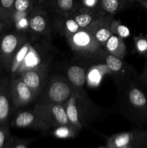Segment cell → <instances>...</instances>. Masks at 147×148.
Wrapping results in <instances>:
<instances>
[{
    "mask_svg": "<svg viewBox=\"0 0 147 148\" xmlns=\"http://www.w3.org/2000/svg\"><path fill=\"white\" fill-rule=\"evenodd\" d=\"M118 108L133 124L147 126V90L139 78H133L120 91Z\"/></svg>",
    "mask_w": 147,
    "mask_h": 148,
    "instance_id": "1",
    "label": "cell"
},
{
    "mask_svg": "<svg viewBox=\"0 0 147 148\" xmlns=\"http://www.w3.org/2000/svg\"><path fill=\"white\" fill-rule=\"evenodd\" d=\"M69 123L79 131L97 118L99 108L86 95L84 89H74L63 103Z\"/></svg>",
    "mask_w": 147,
    "mask_h": 148,
    "instance_id": "2",
    "label": "cell"
},
{
    "mask_svg": "<svg viewBox=\"0 0 147 148\" xmlns=\"http://www.w3.org/2000/svg\"><path fill=\"white\" fill-rule=\"evenodd\" d=\"M66 38L72 51L78 58L95 64L104 62L108 52L99 44L89 30L80 29Z\"/></svg>",
    "mask_w": 147,
    "mask_h": 148,
    "instance_id": "3",
    "label": "cell"
},
{
    "mask_svg": "<svg viewBox=\"0 0 147 148\" xmlns=\"http://www.w3.org/2000/svg\"><path fill=\"white\" fill-rule=\"evenodd\" d=\"M74 89L66 76L56 74L50 75L44 90L35 103L63 104L70 98Z\"/></svg>",
    "mask_w": 147,
    "mask_h": 148,
    "instance_id": "4",
    "label": "cell"
},
{
    "mask_svg": "<svg viewBox=\"0 0 147 148\" xmlns=\"http://www.w3.org/2000/svg\"><path fill=\"white\" fill-rule=\"evenodd\" d=\"M53 54V47L50 40H33L24 60L14 75H18L25 71L36 69L47 64H51Z\"/></svg>",
    "mask_w": 147,
    "mask_h": 148,
    "instance_id": "5",
    "label": "cell"
},
{
    "mask_svg": "<svg viewBox=\"0 0 147 148\" xmlns=\"http://www.w3.org/2000/svg\"><path fill=\"white\" fill-rule=\"evenodd\" d=\"M28 39V35L13 29L0 36V66L10 72L17 51Z\"/></svg>",
    "mask_w": 147,
    "mask_h": 148,
    "instance_id": "6",
    "label": "cell"
},
{
    "mask_svg": "<svg viewBox=\"0 0 147 148\" xmlns=\"http://www.w3.org/2000/svg\"><path fill=\"white\" fill-rule=\"evenodd\" d=\"M53 24L46 9L35 8L30 15L28 37L33 40H50Z\"/></svg>",
    "mask_w": 147,
    "mask_h": 148,
    "instance_id": "7",
    "label": "cell"
},
{
    "mask_svg": "<svg viewBox=\"0 0 147 148\" xmlns=\"http://www.w3.org/2000/svg\"><path fill=\"white\" fill-rule=\"evenodd\" d=\"M10 127L19 129H30L43 132L51 128L47 122L40 118L33 110L19 108L16 110L10 119Z\"/></svg>",
    "mask_w": 147,
    "mask_h": 148,
    "instance_id": "8",
    "label": "cell"
},
{
    "mask_svg": "<svg viewBox=\"0 0 147 148\" xmlns=\"http://www.w3.org/2000/svg\"><path fill=\"white\" fill-rule=\"evenodd\" d=\"M104 62L110 71V75L113 77L118 89L121 90L133 78H135V69L132 66L125 63L122 59L107 53L104 58Z\"/></svg>",
    "mask_w": 147,
    "mask_h": 148,
    "instance_id": "9",
    "label": "cell"
},
{
    "mask_svg": "<svg viewBox=\"0 0 147 148\" xmlns=\"http://www.w3.org/2000/svg\"><path fill=\"white\" fill-rule=\"evenodd\" d=\"M10 92L14 111L30 105L38 98V95L16 75H11Z\"/></svg>",
    "mask_w": 147,
    "mask_h": 148,
    "instance_id": "10",
    "label": "cell"
},
{
    "mask_svg": "<svg viewBox=\"0 0 147 148\" xmlns=\"http://www.w3.org/2000/svg\"><path fill=\"white\" fill-rule=\"evenodd\" d=\"M33 110L52 129L70 124L63 104L35 103Z\"/></svg>",
    "mask_w": 147,
    "mask_h": 148,
    "instance_id": "11",
    "label": "cell"
},
{
    "mask_svg": "<svg viewBox=\"0 0 147 148\" xmlns=\"http://www.w3.org/2000/svg\"><path fill=\"white\" fill-rule=\"evenodd\" d=\"M35 6L33 0H15L10 17V28L27 32L29 29L30 15Z\"/></svg>",
    "mask_w": 147,
    "mask_h": 148,
    "instance_id": "12",
    "label": "cell"
},
{
    "mask_svg": "<svg viewBox=\"0 0 147 148\" xmlns=\"http://www.w3.org/2000/svg\"><path fill=\"white\" fill-rule=\"evenodd\" d=\"M10 74L0 66V124L10 122L14 112L10 97Z\"/></svg>",
    "mask_w": 147,
    "mask_h": 148,
    "instance_id": "13",
    "label": "cell"
},
{
    "mask_svg": "<svg viewBox=\"0 0 147 148\" xmlns=\"http://www.w3.org/2000/svg\"><path fill=\"white\" fill-rule=\"evenodd\" d=\"M50 67V64H47L36 69L25 71L16 76H18L24 81L39 96L44 90L50 75L49 74Z\"/></svg>",
    "mask_w": 147,
    "mask_h": 148,
    "instance_id": "14",
    "label": "cell"
},
{
    "mask_svg": "<svg viewBox=\"0 0 147 148\" xmlns=\"http://www.w3.org/2000/svg\"><path fill=\"white\" fill-rule=\"evenodd\" d=\"M147 137V130H134L117 133L106 139L107 148H121L135 141Z\"/></svg>",
    "mask_w": 147,
    "mask_h": 148,
    "instance_id": "15",
    "label": "cell"
},
{
    "mask_svg": "<svg viewBox=\"0 0 147 148\" xmlns=\"http://www.w3.org/2000/svg\"><path fill=\"white\" fill-rule=\"evenodd\" d=\"M114 19L112 14H106L94 22L86 30H89L99 44L105 48V43L112 35L111 32V23Z\"/></svg>",
    "mask_w": 147,
    "mask_h": 148,
    "instance_id": "16",
    "label": "cell"
},
{
    "mask_svg": "<svg viewBox=\"0 0 147 148\" xmlns=\"http://www.w3.org/2000/svg\"><path fill=\"white\" fill-rule=\"evenodd\" d=\"M80 0H48L42 7L37 8L49 9L59 15H69L77 10Z\"/></svg>",
    "mask_w": 147,
    "mask_h": 148,
    "instance_id": "17",
    "label": "cell"
},
{
    "mask_svg": "<svg viewBox=\"0 0 147 148\" xmlns=\"http://www.w3.org/2000/svg\"><path fill=\"white\" fill-rule=\"evenodd\" d=\"M88 68L87 65L78 64H73L66 68V77L75 89H84L86 84Z\"/></svg>",
    "mask_w": 147,
    "mask_h": 148,
    "instance_id": "18",
    "label": "cell"
},
{
    "mask_svg": "<svg viewBox=\"0 0 147 148\" xmlns=\"http://www.w3.org/2000/svg\"><path fill=\"white\" fill-rule=\"evenodd\" d=\"M52 24L53 28L65 38H67L81 29L71 15L63 16L56 14Z\"/></svg>",
    "mask_w": 147,
    "mask_h": 148,
    "instance_id": "19",
    "label": "cell"
},
{
    "mask_svg": "<svg viewBox=\"0 0 147 148\" xmlns=\"http://www.w3.org/2000/svg\"><path fill=\"white\" fill-rule=\"evenodd\" d=\"M107 74L110 75V71L104 62L91 64L86 73V83L89 87L95 88L101 83Z\"/></svg>",
    "mask_w": 147,
    "mask_h": 148,
    "instance_id": "20",
    "label": "cell"
},
{
    "mask_svg": "<svg viewBox=\"0 0 147 148\" xmlns=\"http://www.w3.org/2000/svg\"><path fill=\"white\" fill-rule=\"evenodd\" d=\"M105 49L108 53L120 59H122L127 53V47L123 39L114 34L106 42Z\"/></svg>",
    "mask_w": 147,
    "mask_h": 148,
    "instance_id": "21",
    "label": "cell"
},
{
    "mask_svg": "<svg viewBox=\"0 0 147 148\" xmlns=\"http://www.w3.org/2000/svg\"><path fill=\"white\" fill-rule=\"evenodd\" d=\"M69 15L73 17L81 29H86L99 18L96 14L84 8H79Z\"/></svg>",
    "mask_w": 147,
    "mask_h": 148,
    "instance_id": "22",
    "label": "cell"
},
{
    "mask_svg": "<svg viewBox=\"0 0 147 148\" xmlns=\"http://www.w3.org/2000/svg\"><path fill=\"white\" fill-rule=\"evenodd\" d=\"M100 4L102 9L107 14L114 15L134 3L131 0H100Z\"/></svg>",
    "mask_w": 147,
    "mask_h": 148,
    "instance_id": "23",
    "label": "cell"
},
{
    "mask_svg": "<svg viewBox=\"0 0 147 148\" xmlns=\"http://www.w3.org/2000/svg\"><path fill=\"white\" fill-rule=\"evenodd\" d=\"M79 132L80 131L77 128L69 124L53 128V130L50 132V134L57 139L66 140V139L75 138L77 137Z\"/></svg>",
    "mask_w": 147,
    "mask_h": 148,
    "instance_id": "24",
    "label": "cell"
},
{
    "mask_svg": "<svg viewBox=\"0 0 147 148\" xmlns=\"http://www.w3.org/2000/svg\"><path fill=\"white\" fill-rule=\"evenodd\" d=\"M15 0H0V20L10 28V17Z\"/></svg>",
    "mask_w": 147,
    "mask_h": 148,
    "instance_id": "25",
    "label": "cell"
},
{
    "mask_svg": "<svg viewBox=\"0 0 147 148\" xmlns=\"http://www.w3.org/2000/svg\"><path fill=\"white\" fill-rule=\"evenodd\" d=\"M79 8H84L89 10L99 17L107 14L102 9L100 0H80Z\"/></svg>",
    "mask_w": 147,
    "mask_h": 148,
    "instance_id": "26",
    "label": "cell"
},
{
    "mask_svg": "<svg viewBox=\"0 0 147 148\" xmlns=\"http://www.w3.org/2000/svg\"><path fill=\"white\" fill-rule=\"evenodd\" d=\"M12 137L10 124H0V148H12Z\"/></svg>",
    "mask_w": 147,
    "mask_h": 148,
    "instance_id": "27",
    "label": "cell"
},
{
    "mask_svg": "<svg viewBox=\"0 0 147 148\" xmlns=\"http://www.w3.org/2000/svg\"><path fill=\"white\" fill-rule=\"evenodd\" d=\"M111 32L112 34L119 36L122 39L129 37L131 35L129 28L127 26L122 25L120 20H115V18L111 23Z\"/></svg>",
    "mask_w": 147,
    "mask_h": 148,
    "instance_id": "28",
    "label": "cell"
},
{
    "mask_svg": "<svg viewBox=\"0 0 147 148\" xmlns=\"http://www.w3.org/2000/svg\"><path fill=\"white\" fill-rule=\"evenodd\" d=\"M135 51L140 55L147 57V33H141L133 38Z\"/></svg>",
    "mask_w": 147,
    "mask_h": 148,
    "instance_id": "29",
    "label": "cell"
},
{
    "mask_svg": "<svg viewBox=\"0 0 147 148\" xmlns=\"http://www.w3.org/2000/svg\"><path fill=\"white\" fill-rule=\"evenodd\" d=\"M33 139H22L13 136L12 148H29Z\"/></svg>",
    "mask_w": 147,
    "mask_h": 148,
    "instance_id": "30",
    "label": "cell"
},
{
    "mask_svg": "<svg viewBox=\"0 0 147 148\" xmlns=\"http://www.w3.org/2000/svg\"><path fill=\"white\" fill-rule=\"evenodd\" d=\"M147 145V137L135 141L128 145L121 148H144Z\"/></svg>",
    "mask_w": 147,
    "mask_h": 148,
    "instance_id": "31",
    "label": "cell"
},
{
    "mask_svg": "<svg viewBox=\"0 0 147 148\" xmlns=\"http://www.w3.org/2000/svg\"><path fill=\"white\" fill-rule=\"evenodd\" d=\"M140 79L146 88V89L147 90V62L144 65V70H143L142 73L140 76Z\"/></svg>",
    "mask_w": 147,
    "mask_h": 148,
    "instance_id": "32",
    "label": "cell"
},
{
    "mask_svg": "<svg viewBox=\"0 0 147 148\" xmlns=\"http://www.w3.org/2000/svg\"><path fill=\"white\" fill-rule=\"evenodd\" d=\"M131 1L133 3H137V4H140L147 10V0H131Z\"/></svg>",
    "mask_w": 147,
    "mask_h": 148,
    "instance_id": "33",
    "label": "cell"
},
{
    "mask_svg": "<svg viewBox=\"0 0 147 148\" xmlns=\"http://www.w3.org/2000/svg\"><path fill=\"white\" fill-rule=\"evenodd\" d=\"M7 28H8L7 24H6L4 22L1 21V20H0V36L2 35L3 31H4V30H6Z\"/></svg>",
    "mask_w": 147,
    "mask_h": 148,
    "instance_id": "34",
    "label": "cell"
},
{
    "mask_svg": "<svg viewBox=\"0 0 147 148\" xmlns=\"http://www.w3.org/2000/svg\"><path fill=\"white\" fill-rule=\"evenodd\" d=\"M48 0H37V4L35 7V8H37V7H40L43 5V4H46Z\"/></svg>",
    "mask_w": 147,
    "mask_h": 148,
    "instance_id": "35",
    "label": "cell"
},
{
    "mask_svg": "<svg viewBox=\"0 0 147 148\" xmlns=\"http://www.w3.org/2000/svg\"><path fill=\"white\" fill-rule=\"evenodd\" d=\"M33 1H34L35 4V6H36V4H37V0H33Z\"/></svg>",
    "mask_w": 147,
    "mask_h": 148,
    "instance_id": "36",
    "label": "cell"
},
{
    "mask_svg": "<svg viewBox=\"0 0 147 148\" xmlns=\"http://www.w3.org/2000/svg\"><path fill=\"white\" fill-rule=\"evenodd\" d=\"M99 148H107V147H99Z\"/></svg>",
    "mask_w": 147,
    "mask_h": 148,
    "instance_id": "37",
    "label": "cell"
},
{
    "mask_svg": "<svg viewBox=\"0 0 147 148\" xmlns=\"http://www.w3.org/2000/svg\"><path fill=\"white\" fill-rule=\"evenodd\" d=\"M144 148H147V145H146V147H144Z\"/></svg>",
    "mask_w": 147,
    "mask_h": 148,
    "instance_id": "38",
    "label": "cell"
}]
</instances>
